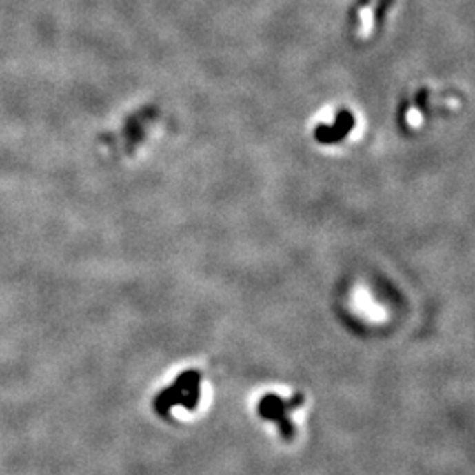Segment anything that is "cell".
Masks as SVG:
<instances>
[{
    "label": "cell",
    "mask_w": 475,
    "mask_h": 475,
    "mask_svg": "<svg viewBox=\"0 0 475 475\" xmlns=\"http://www.w3.org/2000/svg\"><path fill=\"white\" fill-rule=\"evenodd\" d=\"M201 396V375L194 370L181 373L173 385L157 394L154 407L159 416H169V410L181 405L187 410H196Z\"/></svg>",
    "instance_id": "cell-1"
},
{
    "label": "cell",
    "mask_w": 475,
    "mask_h": 475,
    "mask_svg": "<svg viewBox=\"0 0 475 475\" xmlns=\"http://www.w3.org/2000/svg\"><path fill=\"white\" fill-rule=\"evenodd\" d=\"M301 403V396H294L292 400L285 401L280 396H276V394H266V396L261 398L257 412H259V416L263 419L275 423L276 428L280 429V435L283 436V440L289 442V440H292L296 436V428L292 421L289 419V414Z\"/></svg>",
    "instance_id": "cell-2"
}]
</instances>
